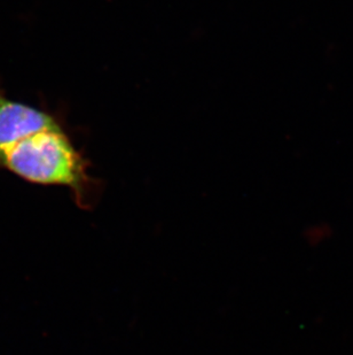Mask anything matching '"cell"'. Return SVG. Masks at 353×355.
I'll return each instance as SVG.
<instances>
[{
    "instance_id": "obj_2",
    "label": "cell",
    "mask_w": 353,
    "mask_h": 355,
    "mask_svg": "<svg viewBox=\"0 0 353 355\" xmlns=\"http://www.w3.org/2000/svg\"><path fill=\"white\" fill-rule=\"evenodd\" d=\"M57 128L50 114L0 94V155L38 132Z\"/></svg>"
},
{
    "instance_id": "obj_1",
    "label": "cell",
    "mask_w": 353,
    "mask_h": 355,
    "mask_svg": "<svg viewBox=\"0 0 353 355\" xmlns=\"http://www.w3.org/2000/svg\"><path fill=\"white\" fill-rule=\"evenodd\" d=\"M0 166L35 184L68 187L82 207L93 201L96 184L87 161L61 128L38 132L3 152Z\"/></svg>"
}]
</instances>
